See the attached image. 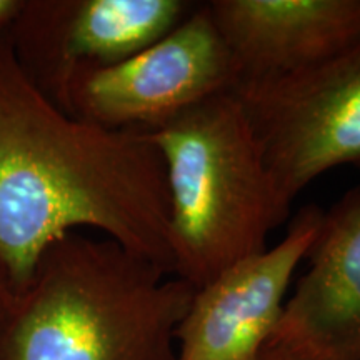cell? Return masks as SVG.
I'll return each mask as SVG.
<instances>
[{"mask_svg": "<svg viewBox=\"0 0 360 360\" xmlns=\"http://www.w3.org/2000/svg\"><path fill=\"white\" fill-rule=\"evenodd\" d=\"M197 6L188 0H24L6 37L25 77L56 103L72 75L137 56Z\"/></svg>", "mask_w": 360, "mask_h": 360, "instance_id": "obj_6", "label": "cell"}, {"mask_svg": "<svg viewBox=\"0 0 360 360\" xmlns=\"http://www.w3.org/2000/svg\"><path fill=\"white\" fill-rule=\"evenodd\" d=\"M195 289L92 232L52 242L0 315V360H175Z\"/></svg>", "mask_w": 360, "mask_h": 360, "instance_id": "obj_2", "label": "cell"}, {"mask_svg": "<svg viewBox=\"0 0 360 360\" xmlns=\"http://www.w3.org/2000/svg\"><path fill=\"white\" fill-rule=\"evenodd\" d=\"M233 94L287 205L319 175L360 167V42L307 69L240 80Z\"/></svg>", "mask_w": 360, "mask_h": 360, "instance_id": "obj_4", "label": "cell"}, {"mask_svg": "<svg viewBox=\"0 0 360 360\" xmlns=\"http://www.w3.org/2000/svg\"><path fill=\"white\" fill-rule=\"evenodd\" d=\"M24 0H0V32H6L8 25L19 13Z\"/></svg>", "mask_w": 360, "mask_h": 360, "instance_id": "obj_10", "label": "cell"}, {"mask_svg": "<svg viewBox=\"0 0 360 360\" xmlns=\"http://www.w3.org/2000/svg\"><path fill=\"white\" fill-rule=\"evenodd\" d=\"M260 360H289V359L276 357V355H267V354H262V357H260Z\"/></svg>", "mask_w": 360, "mask_h": 360, "instance_id": "obj_12", "label": "cell"}, {"mask_svg": "<svg viewBox=\"0 0 360 360\" xmlns=\"http://www.w3.org/2000/svg\"><path fill=\"white\" fill-rule=\"evenodd\" d=\"M147 135L167 174L174 277L197 290L267 249L290 205L236 94L207 98Z\"/></svg>", "mask_w": 360, "mask_h": 360, "instance_id": "obj_3", "label": "cell"}, {"mask_svg": "<svg viewBox=\"0 0 360 360\" xmlns=\"http://www.w3.org/2000/svg\"><path fill=\"white\" fill-rule=\"evenodd\" d=\"M322 217L321 207H304L276 247L197 289L175 330V360H260Z\"/></svg>", "mask_w": 360, "mask_h": 360, "instance_id": "obj_7", "label": "cell"}, {"mask_svg": "<svg viewBox=\"0 0 360 360\" xmlns=\"http://www.w3.org/2000/svg\"><path fill=\"white\" fill-rule=\"evenodd\" d=\"M11 295H12V289H11V285H8L6 274H4L2 267H0V315H2L4 309H6Z\"/></svg>", "mask_w": 360, "mask_h": 360, "instance_id": "obj_11", "label": "cell"}, {"mask_svg": "<svg viewBox=\"0 0 360 360\" xmlns=\"http://www.w3.org/2000/svg\"><path fill=\"white\" fill-rule=\"evenodd\" d=\"M238 70L207 4L159 42L120 64L80 70L56 105L75 119L150 132L197 103L233 92Z\"/></svg>", "mask_w": 360, "mask_h": 360, "instance_id": "obj_5", "label": "cell"}, {"mask_svg": "<svg viewBox=\"0 0 360 360\" xmlns=\"http://www.w3.org/2000/svg\"><path fill=\"white\" fill-rule=\"evenodd\" d=\"M112 238L174 277L167 174L147 132L75 119L49 101L0 32V267L12 292L70 232Z\"/></svg>", "mask_w": 360, "mask_h": 360, "instance_id": "obj_1", "label": "cell"}, {"mask_svg": "<svg viewBox=\"0 0 360 360\" xmlns=\"http://www.w3.org/2000/svg\"><path fill=\"white\" fill-rule=\"evenodd\" d=\"M205 4L236 62L238 82L307 69L360 42V0Z\"/></svg>", "mask_w": 360, "mask_h": 360, "instance_id": "obj_9", "label": "cell"}, {"mask_svg": "<svg viewBox=\"0 0 360 360\" xmlns=\"http://www.w3.org/2000/svg\"><path fill=\"white\" fill-rule=\"evenodd\" d=\"M309 269L264 352L289 360H360V186L323 212Z\"/></svg>", "mask_w": 360, "mask_h": 360, "instance_id": "obj_8", "label": "cell"}]
</instances>
